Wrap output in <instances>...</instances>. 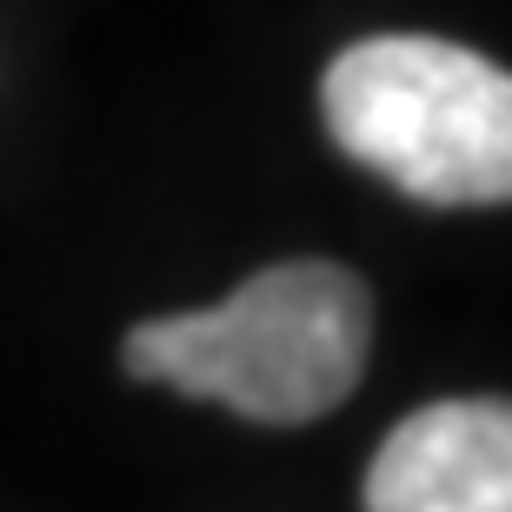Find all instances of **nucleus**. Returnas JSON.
Listing matches in <instances>:
<instances>
[{
    "instance_id": "obj_2",
    "label": "nucleus",
    "mask_w": 512,
    "mask_h": 512,
    "mask_svg": "<svg viewBox=\"0 0 512 512\" xmlns=\"http://www.w3.org/2000/svg\"><path fill=\"white\" fill-rule=\"evenodd\" d=\"M326 127L360 167L433 207L512 200V74L433 34L346 47L320 87Z\"/></svg>"
},
{
    "instance_id": "obj_3",
    "label": "nucleus",
    "mask_w": 512,
    "mask_h": 512,
    "mask_svg": "<svg viewBox=\"0 0 512 512\" xmlns=\"http://www.w3.org/2000/svg\"><path fill=\"white\" fill-rule=\"evenodd\" d=\"M366 512H512V399H439L399 419L373 453Z\"/></svg>"
},
{
    "instance_id": "obj_1",
    "label": "nucleus",
    "mask_w": 512,
    "mask_h": 512,
    "mask_svg": "<svg viewBox=\"0 0 512 512\" xmlns=\"http://www.w3.org/2000/svg\"><path fill=\"white\" fill-rule=\"evenodd\" d=\"M373 300L333 260H280L220 306L167 313L127 333V373L220 399L266 426L333 413L366 373Z\"/></svg>"
}]
</instances>
